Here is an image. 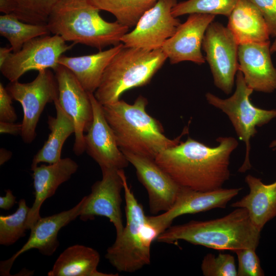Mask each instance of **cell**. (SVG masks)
Listing matches in <instances>:
<instances>
[{
	"instance_id": "1",
	"label": "cell",
	"mask_w": 276,
	"mask_h": 276,
	"mask_svg": "<svg viewBox=\"0 0 276 276\" xmlns=\"http://www.w3.org/2000/svg\"><path fill=\"white\" fill-rule=\"evenodd\" d=\"M210 147L191 137L157 155L154 160L181 187L207 191L221 188L229 179L231 154L238 142L219 137Z\"/></svg>"
},
{
	"instance_id": "2",
	"label": "cell",
	"mask_w": 276,
	"mask_h": 276,
	"mask_svg": "<svg viewBox=\"0 0 276 276\" xmlns=\"http://www.w3.org/2000/svg\"><path fill=\"white\" fill-rule=\"evenodd\" d=\"M148 103L140 95L132 104L120 99L102 106L120 149L154 159L160 152L179 144L188 128L175 139L167 137L159 122L147 112Z\"/></svg>"
},
{
	"instance_id": "3",
	"label": "cell",
	"mask_w": 276,
	"mask_h": 276,
	"mask_svg": "<svg viewBox=\"0 0 276 276\" xmlns=\"http://www.w3.org/2000/svg\"><path fill=\"white\" fill-rule=\"evenodd\" d=\"M236 208L217 219L191 220L186 223L171 225L157 237L156 241L170 244L183 240L219 250L256 249L261 231L254 225L245 209Z\"/></svg>"
},
{
	"instance_id": "4",
	"label": "cell",
	"mask_w": 276,
	"mask_h": 276,
	"mask_svg": "<svg viewBox=\"0 0 276 276\" xmlns=\"http://www.w3.org/2000/svg\"><path fill=\"white\" fill-rule=\"evenodd\" d=\"M89 0H58L47 22L50 33L72 42L102 50L121 43L129 28L109 22Z\"/></svg>"
},
{
	"instance_id": "5",
	"label": "cell",
	"mask_w": 276,
	"mask_h": 276,
	"mask_svg": "<svg viewBox=\"0 0 276 276\" xmlns=\"http://www.w3.org/2000/svg\"><path fill=\"white\" fill-rule=\"evenodd\" d=\"M118 171L123 180L126 223L105 257L119 272L133 273L150 264L151 245L159 234L131 191L124 169Z\"/></svg>"
},
{
	"instance_id": "6",
	"label": "cell",
	"mask_w": 276,
	"mask_h": 276,
	"mask_svg": "<svg viewBox=\"0 0 276 276\" xmlns=\"http://www.w3.org/2000/svg\"><path fill=\"white\" fill-rule=\"evenodd\" d=\"M168 59L162 49L124 47L105 68L95 97L102 105L114 103L126 91L146 85Z\"/></svg>"
},
{
	"instance_id": "7",
	"label": "cell",
	"mask_w": 276,
	"mask_h": 276,
	"mask_svg": "<svg viewBox=\"0 0 276 276\" xmlns=\"http://www.w3.org/2000/svg\"><path fill=\"white\" fill-rule=\"evenodd\" d=\"M236 89L232 96L221 99L207 93L205 98L211 105L225 113L230 120L240 140L245 145V156L240 172L251 168L249 160L250 140L257 133L256 127H261L276 118V109L266 110L255 106L250 100L253 90L246 84L243 74L238 71L236 76Z\"/></svg>"
},
{
	"instance_id": "8",
	"label": "cell",
	"mask_w": 276,
	"mask_h": 276,
	"mask_svg": "<svg viewBox=\"0 0 276 276\" xmlns=\"http://www.w3.org/2000/svg\"><path fill=\"white\" fill-rule=\"evenodd\" d=\"M6 88L12 99L22 106L24 116L20 135L25 143H31L36 137L37 125L45 106L58 98L55 75L50 69L40 71L32 81L10 82Z\"/></svg>"
},
{
	"instance_id": "9",
	"label": "cell",
	"mask_w": 276,
	"mask_h": 276,
	"mask_svg": "<svg viewBox=\"0 0 276 276\" xmlns=\"http://www.w3.org/2000/svg\"><path fill=\"white\" fill-rule=\"evenodd\" d=\"M74 43L67 44L57 35H46L27 42L21 49L12 52L0 66L2 75L10 82L18 81L26 73L47 69L53 71L59 65L58 60L63 53L71 50Z\"/></svg>"
},
{
	"instance_id": "10",
	"label": "cell",
	"mask_w": 276,
	"mask_h": 276,
	"mask_svg": "<svg viewBox=\"0 0 276 276\" xmlns=\"http://www.w3.org/2000/svg\"><path fill=\"white\" fill-rule=\"evenodd\" d=\"M239 44L232 33L219 22H212L205 31L202 49L205 53L215 85L225 94L232 91L238 71Z\"/></svg>"
},
{
	"instance_id": "11",
	"label": "cell",
	"mask_w": 276,
	"mask_h": 276,
	"mask_svg": "<svg viewBox=\"0 0 276 276\" xmlns=\"http://www.w3.org/2000/svg\"><path fill=\"white\" fill-rule=\"evenodd\" d=\"M177 0H158L140 18L134 29L121 39L125 47L152 51L161 49L181 24L172 13Z\"/></svg>"
},
{
	"instance_id": "12",
	"label": "cell",
	"mask_w": 276,
	"mask_h": 276,
	"mask_svg": "<svg viewBox=\"0 0 276 276\" xmlns=\"http://www.w3.org/2000/svg\"><path fill=\"white\" fill-rule=\"evenodd\" d=\"M54 72L58 86V102L75 125L73 151L79 156L85 151L84 133L87 131L93 118L89 93L66 67L59 64Z\"/></svg>"
},
{
	"instance_id": "13",
	"label": "cell",
	"mask_w": 276,
	"mask_h": 276,
	"mask_svg": "<svg viewBox=\"0 0 276 276\" xmlns=\"http://www.w3.org/2000/svg\"><path fill=\"white\" fill-rule=\"evenodd\" d=\"M118 170H101L102 179L96 181L91 187L90 193L82 198L79 216L83 221L93 220L96 216L108 218L115 227L116 237L121 234L124 227L121 210L123 184Z\"/></svg>"
},
{
	"instance_id": "14",
	"label": "cell",
	"mask_w": 276,
	"mask_h": 276,
	"mask_svg": "<svg viewBox=\"0 0 276 276\" xmlns=\"http://www.w3.org/2000/svg\"><path fill=\"white\" fill-rule=\"evenodd\" d=\"M121 151L128 162L134 167L138 180L147 192L150 213L156 214L171 209L181 187L154 159Z\"/></svg>"
},
{
	"instance_id": "15",
	"label": "cell",
	"mask_w": 276,
	"mask_h": 276,
	"mask_svg": "<svg viewBox=\"0 0 276 276\" xmlns=\"http://www.w3.org/2000/svg\"><path fill=\"white\" fill-rule=\"evenodd\" d=\"M241 188H220L202 191L181 187L173 206L159 215L148 216L150 223L159 235L169 227L173 220L185 214H196L216 208L224 209Z\"/></svg>"
},
{
	"instance_id": "16",
	"label": "cell",
	"mask_w": 276,
	"mask_h": 276,
	"mask_svg": "<svg viewBox=\"0 0 276 276\" xmlns=\"http://www.w3.org/2000/svg\"><path fill=\"white\" fill-rule=\"evenodd\" d=\"M93 110V118L85 135V151L101 168L124 169L129 164L118 146L114 134L107 122L103 106L89 93Z\"/></svg>"
},
{
	"instance_id": "17",
	"label": "cell",
	"mask_w": 276,
	"mask_h": 276,
	"mask_svg": "<svg viewBox=\"0 0 276 276\" xmlns=\"http://www.w3.org/2000/svg\"><path fill=\"white\" fill-rule=\"evenodd\" d=\"M215 17L214 15L193 13L180 24L161 48L171 64L185 61L199 65L205 63L201 52L203 39L206 29Z\"/></svg>"
},
{
	"instance_id": "18",
	"label": "cell",
	"mask_w": 276,
	"mask_h": 276,
	"mask_svg": "<svg viewBox=\"0 0 276 276\" xmlns=\"http://www.w3.org/2000/svg\"><path fill=\"white\" fill-rule=\"evenodd\" d=\"M83 203V198L74 207L57 214L40 217L31 228L27 242L11 258L0 263L1 275H10L11 267L20 255L32 249H37L41 254L50 256L59 245L58 233L61 228L79 217Z\"/></svg>"
},
{
	"instance_id": "19",
	"label": "cell",
	"mask_w": 276,
	"mask_h": 276,
	"mask_svg": "<svg viewBox=\"0 0 276 276\" xmlns=\"http://www.w3.org/2000/svg\"><path fill=\"white\" fill-rule=\"evenodd\" d=\"M271 54L270 41L238 46V70L254 91L271 93L276 90V68Z\"/></svg>"
},
{
	"instance_id": "20",
	"label": "cell",
	"mask_w": 276,
	"mask_h": 276,
	"mask_svg": "<svg viewBox=\"0 0 276 276\" xmlns=\"http://www.w3.org/2000/svg\"><path fill=\"white\" fill-rule=\"evenodd\" d=\"M78 168L75 161L66 157L54 164L37 166L32 170L35 199L28 216V229L41 217L40 209L44 201L52 197L59 186L67 181Z\"/></svg>"
},
{
	"instance_id": "21",
	"label": "cell",
	"mask_w": 276,
	"mask_h": 276,
	"mask_svg": "<svg viewBox=\"0 0 276 276\" xmlns=\"http://www.w3.org/2000/svg\"><path fill=\"white\" fill-rule=\"evenodd\" d=\"M245 181L249 193L231 206L245 209L254 225L261 232L265 224L276 217V181L265 184L250 174L245 177Z\"/></svg>"
},
{
	"instance_id": "22",
	"label": "cell",
	"mask_w": 276,
	"mask_h": 276,
	"mask_svg": "<svg viewBox=\"0 0 276 276\" xmlns=\"http://www.w3.org/2000/svg\"><path fill=\"white\" fill-rule=\"evenodd\" d=\"M228 17L226 27L239 45L269 41L270 35L266 21L249 0H238Z\"/></svg>"
},
{
	"instance_id": "23",
	"label": "cell",
	"mask_w": 276,
	"mask_h": 276,
	"mask_svg": "<svg viewBox=\"0 0 276 276\" xmlns=\"http://www.w3.org/2000/svg\"><path fill=\"white\" fill-rule=\"evenodd\" d=\"M123 47L121 42L95 54L76 57L63 55L60 57L58 63L70 70L88 93H94L107 66Z\"/></svg>"
},
{
	"instance_id": "24",
	"label": "cell",
	"mask_w": 276,
	"mask_h": 276,
	"mask_svg": "<svg viewBox=\"0 0 276 276\" xmlns=\"http://www.w3.org/2000/svg\"><path fill=\"white\" fill-rule=\"evenodd\" d=\"M100 260L95 249L76 244L65 249L56 260L49 276H113L118 274L100 272Z\"/></svg>"
},
{
	"instance_id": "25",
	"label": "cell",
	"mask_w": 276,
	"mask_h": 276,
	"mask_svg": "<svg viewBox=\"0 0 276 276\" xmlns=\"http://www.w3.org/2000/svg\"><path fill=\"white\" fill-rule=\"evenodd\" d=\"M56 116H49L48 124L50 133L42 147L34 155L31 169L40 163L52 164L61 158L62 148L66 140L73 133L75 128L73 121L60 106L58 98L54 102Z\"/></svg>"
},
{
	"instance_id": "26",
	"label": "cell",
	"mask_w": 276,
	"mask_h": 276,
	"mask_svg": "<svg viewBox=\"0 0 276 276\" xmlns=\"http://www.w3.org/2000/svg\"><path fill=\"white\" fill-rule=\"evenodd\" d=\"M50 33L47 25L27 23L12 14L0 16V35L8 40L13 52L19 51L29 40Z\"/></svg>"
},
{
	"instance_id": "27",
	"label": "cell",
	"mask_w": 276,
	"mask_h": 276,
	"mask_svg": "<svg viewBox=\"0 0 276 276\" xmlns=\"http://www.w3.org/2000/svg\"><path fill=\"white\" fill-rule=\"evenodd\" d=\"M100 11L113 15L120 24L128 28L135 27L142 15L158 0H89Z\"/></svg>"
},
{
	"instance_id": "28",
	"label": "cell",
	"mask_w": 276,
	"mask_h": 276,
	"mask_svg": "<svg viewBox=\"0 0 276 276\" xmlns=\"http://www.w3.org/2000/svg\"><path fill=\"white\" fill-rule=\"evenodd\" d=\"M9 14L30 24L47 25L58 0H8Z\"/></svg>"
},
{
	"instance_id": "29",
	"label": "cell",
	"mask_w": 276,
	"mask_h": 276,
	"mask_svg": "<svg viewBox=\"0 0 276 276\" xmlns=\"http://www.w3.org/2000/svg\"><path fill=\"white\" fill-rule=\"evenodd\" d=\"M31 208L26 203L25 199L18 202L16 211L9 215L0 216V244L9 246L15 243L25 236L28 229L27 222Z\"/></svg>"
},
{
	"instance_id": "30",
	"label": "cell",
	"mask_w": 276,
	"mask_h": 276,
	"mask_svg": "<svg viewBox=\"0 0 276 276\" xmlns=\"http://www.w3.org/2000/svg\"><path fill=\"white\" fill-rule=\"evenodd\" d=\"M238 0H187L179 2L172 10L175 17L193 13L222 15L228 17Z\"/></svg>"
},
{
	"instance_id": "31",
	"label": "cell",
	"mask_w": 276,
	"mask_h": 276,
	"mask_svg": "<svg viewBox=\"0 0 276 276\" xmlns=\"http://www.w3.org/2000/svg\"><path fill=\"white\" fill-rule=\"evenodd\" d=\"M201 269L205 276H237L234 256L219 254L217 256L209 253L203 258Z\"/></svg>"
},
{
	"instance_id": "32",
	"label": "cell",
	"mask_w": 276,
	"mask_h": 276,
	"mask_svg": "<svg viewBox=\"0 0 276 276\" xmlns=\"http://www.w3.org/2000/svg\"><path fill=\"white\" fill-rule=\"evenodd\" d=\"M252 248L239 249L234 251L237 256V276H263L264 271L259 258Z\"/></svg>"
},
{
	"instance_id": "33",
	"label": "cell",
	"mask_w": 276,
	"mask_h": 276,
	"mask_svg": "<svg viewBox=\"0 0 276 276\" xmlns=\"http://www.w3.org/2000/svg\"><path fill=\"white\" fill-rule=\"evenodd\" d=\"M260 11L270 35L276 37V0H249Z\"/></svg>"
},
{
	"instance_id": "34",
	"label": "cell",
	"mask_w": 276,
	"mask_h": 276,
	"mask_svg": "<svg viewBox=\"0 0 276 276\" xmlns=\"http://www.w3.org/2000/svg\"><path fill=\"white\" fill-rule=\"evenodd\" d=\"M12 98L2 83H0V121L14 122L17 118L12 106Z\"/></svg>"
},
{
	"instance_id": "35",
	"label": "cell",
	"mask_w": 276,
	"mask_h": 276,
	"mask_svg": "<svg viewBox=\"0 0 276 276\" xmlns=\"http://www.w3.org/2000/svg\"><path fill=\"white\" fill-rule=\"evenodd\" d=\"M22 124L14 122L0 121V132L12 135L21 134Z\"/></svg>"
},
{
	"instance_id": "36",
	"label": "cell",
	"mask_w": 276,
	"mask_h": 276,
	"mask_svg": "<svg viewBox=\"0 0 276 276\" xmlns=\"http://www.w3.org/2000/svg\"><path fill=\"white\" fill-rule=\"evenodd\" d=\"M16 197L13 195L10 189L6 190L4 196L0 197V208L5 210H9L15 204Z\"/></svg>"
},
{
	"instance_id": "37",
	"label": "cell",
	"mask_w": 276,
	"mask_h": 276,
	"mask_svg": "<svg viewBox=\"0 0 276 276\" xmlns=\"http://www.w3.org/2000/svg\"><path fill=\"white\" fill-rule=\"evenodd\" d=\"M12 52H13V50L11 47L0 48V66L4 64Z\"/></svg>"
},
{
	"instance_id": "38",
	"label": "cell",
	"mask_w": 276,
	"mask_h": 276,
	"mask_svg": "<svg viewBox=\"0 0 276 276\" xmlns=\"http://www.w3.org/2000/svg\"><path fill=\"white\" fill-rule=\"evenodd\" d=\"M12 156V152L5 148L0 149V165H3L8 161Z\"/></svg>"
},
{
	"instance_id": "39",
	"label": "cell",
	"mask_w": 276,
	"mask_h": 276,
	"mask_svg": "<svg viewBox=\"0 0 276 276\" xmlns=\"http://www.w3.org/2000/svg\"><path fill=\"white\" fill-rule=\"evenodd\" d=\"M276 52V38L271 45H270V52L273 53Z\"/></svg>"
},
{
	"instance_id": "40",
	"label": "cell",
	"mask_w": 276,
	"mask_h": 276,
	"mask_svg": "<svg viewBox=\"0 0 276 276\" xmlns=\"http://www.w3.org/2000/svg\"><path fill=\"white\" fill-rule=\"evenodd\" d=\"M269 147L272 148L274 150L276 149V140L273 141L269 145Z\"/></svg>"
}]
</instances>
